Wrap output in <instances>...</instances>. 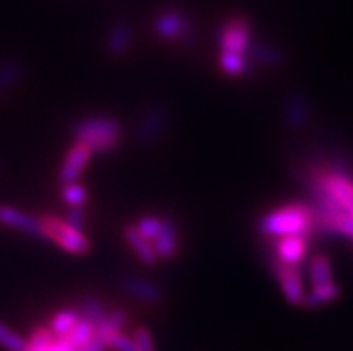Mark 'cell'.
I'll return each instance as SVG.
<instances>
[{
  "instance_id": "cell-18",
  "label": "cell",
  "mask_w": 353,
  "mask_h": 351,
  "mask_svg": "<svg viewBox=\"0 0 353 351\" xmlns=\"http://www.w3.org/2000/svg\"><path fill=\"white\" fill-rule=\"evenodd\" d=\"M219 68L230 77H244L253 72L255 63L248 54L241 52H219Z\"/></svg>"
},
{
  "instance_id": "cell-34",
  "label": "cell",
  "mask_w": 353,
  "mask_h": 351,
  "mask_svg": "<svg viewBox=\"0 0 353 351\" xmlns=\"http://www.w3.org/2000/svg\"><path fill=\"white\" fill-rule=\"evenodd\" d=\"M77 351H110V350H108V348L104 346L103 343H99V341H95V339H94L92 343H88L86 346L79 348Z\"/></svg>"
},
{
  "instance_id": "cell-5",
  "label": "cell",
  "mask_w": 353,
  "mask_h": 351,
  "mask_svg": "<svg viewBox=\"0 0 353 351\" xmlns=\"http://www.w3.org/2000/svg\"><path fill=\"white\" fill-rule=\"evenodd\" d=\"M152 31L163 41H176V43H192L196 38L192 18L183 9L167 8L154 17Z\"/></svg>"
},
{
  "instance_id": "cell-33",
  "label": "cell",
  "mask_w": 353,
  "mask_h": 351,
  "mask_svg": "<svg viewBox=\"0 0 353 351\" xmlns=\"http://www.w3.org/2000/svg\"><path fill=\"white\" fill-rule=\"evenodd\" d=\"M47 351H76V348H72L70 344L65 341V339H54L52 344H50L49 348H47Z\"/></svg>"
},
{
  "instance_id": "cell-20",
  "label": "cell",
  "mask_w": 353,
  "mask_h": 351,
  "mask_svg": "<svg viewBox=\"0 0 353 351\" xmlns=\"http://www.w3.org/2000/svg\"><path fill=\"white\" fill-rule=\"evenodd\" d=\"M130 323V316L124 308H113V310H108L106 317L103 321H99L95 325V341L99 343H106L108 335H112L113 332H121L128 326ZM106 346V344H104Z\"/></svg>"
},
{
  "instance_id": "cell-15",
  "label": "cell",
  "mask_w": 353,
  "mask_h": 351,
  "mask_svg": "<svg viewBox=\"0 0 353 351\" xmlns=\"http://www.w3.org/2000/svg\"><path fill=\"white\" fill-rule=\"evenodd\" d=\"M310 117V104L301 94L287 95L283 103V120L285 126L292 131H300L307 126Z\"/></svg>"
},
{
  "instance_id": "cell-31",
  "label": "cell",
  "mask_w": 353,
  "mask_h": 351,
  "mask_svg": "<svg viewBox=\"0 0 353 351\" xmlns=\"http://www.w3.org/2000/svg\"><path fill=\"white\" fill-rule=\"evenodd\" d=\"M104 344H106V348L110 351H134L133 335H125L124 330L113 332L112 335H108Z\"/></svg>"
},
{
  "instance_id": "cell-13",
  "label": "cell",
  "mask_w": 353,
  "mask_h": 351,
  "mask_svg": "<svg viewBox=\"0 0 353 351\" xmlns=\"http://www.w3.org/2000/svg\"><path fill=\"white\" fill-rule=\"evenodd\" d=\"M133 43V29L130 23L117 22L108 29L104 36V50L110 58H122L131 49Z\"/></svg>"
},
{
  "instance_id": "cell-3",
  "label": "cell",
  "mask_w": 353,
  "mask_h": 351,
  "mask_svg": "<svg viewBox=\"0 0 353 351\" xmlns=\"http://www.w3.org/2000/svg\"><path fill=\"white\" fill-rule=\"evenodd\" d=\"M307 178L316 183L343 214L353 217V174L345 167L332 165L325 169H312Z\"/></svg>"
},
{
  "instance_id": "cell-7",
  "label": "cell",
  "mask_w": 353,
  "mask_h": 351,
  "mask_svg": "<svg viewBox=\"0 0 353 351\" xmlns=\"http://www.w3.org/2000/svg\"><path fill=\"white\" fill-rule=\"evenodd\" d=\"M255 41L253 27L244 17H232L221 23L217 31V45L221 52L248 54Z\"/></svg>"
},
{
  "instance_id": "cell-4",
  "label": "cell",
  "mask_w": 353,
  "mask_h": 351,
  "mask_svg": "<svg viewBox=\"0 0 353 351\" xmlns=\"http://www.w3.org/2000/svg\"><path fill=\"white\" fill-rule=\"evenodd\" d=\"M41 228H43L45 240H50L58 244L63 251L70 254H88L92 251V242L81 230L72 228L67 221H61L54 215H43L41 217Z\"/></svg>"
},
{
  "instance_id": "cell-2",
  "label": "cell",
  "mask_w": 353,
  "mask_h": 351,
  "mask_svg": "<svg viewBox=\"0 0 353 351\" xmlns=\"http://www.w3.org/2000/svg\"><path fill=\"white\" fill-rule=\"evenodd\" d=\"M72 137L92 149L94 154H110L117 151L124 138L122 122L115 117L92 115L76 120L70 128Z\"/></svg>"
},
{
  "instance_id": "cell-23",
  "label": "cell",
  "mask_w": 353,
  "mask_h": 351,
  "mask_svg": "<svg viewBox=\"0 0 353 351\" xmlns=\"http://www.w3.org/2000/svg\"><path fill=\"white\" fill-rule=\"evenodd\" d=\"M77 312H79V316L83 317V319L97 325L99 321H103L104 317H106L108 308L99 296L88 294V296H85V298L81 299L79 305H77Z\"/></svg>"
},
{
  "instance_id": "cell-11",
  "label": "cell",
  "mask_w": 353,
  "mask_h": 351,
  "mask_svg": "<svg viewBox=\"0 0 353 351\" xmlns=\"http://www.w3.org/2000/svg\"><path fill=\"white\" fill-rule=\"evenodd\" d=\"M121 289L124 290L130 298L137 299V301L151 303V305L161 303L163 298H165V292L161 289V285H158L157 281L149 280V278H143V276H124L121 280Z\"/></svg>"
},
{
  "instance_id": "cell-10",
  "label": "cell",
  "mask_w": 353,
  "mask_h": 351,
  "mask_svg": "<svg viewBox=\"0 0 353 351\" xmlns=\"http://www.w3.org/2000/svg\"><path fill=\"white\" fill-rule=\"evenodd\" d=\"M0 224L8 228H13L18 232L26 233L32 239H43V228H41V217H36L32 214H27L23 210L14 208L9 205H0Z\"/></svg>"
},
{
  "instance_id": "cell-16",
  "label": "cell",
  "mask_w": 353,
  "mask_h": 351,
  "mask_svg": "<svg viewBox=\"0 0 353 351\" xmlns=\"http://www.w3.org/2000/svg\"><path fill=\"white\" fill-rule=\"evenodd\" d=\"M124 240H125V244L130 245L131 251L137 254V258H139L143 265L151 267V265H157V263L160 262V258H158L151 240L145 239V237L137 230L134 224H128V226L124 228Z\"/></svg>"
},
{
  "instance_id": "cell-8",
  "label": "cell",
  "mask_w": 353,
  "mask_h": 351,
  "mask_svg": "<svg viewBox=\"0 0 353 351\" xmlns=\"http://www.w3.org/2000/svg\"><path fill=\"white\" fill-rule=\"evenodd\" d=\"M271 271H273L287 303H291L292 307H301L307 290H305L303 278L298 271V265H289V263H283L273 258L271 260Z\"/></svg>"
},
{
  "instance_id": "cell-22",
  "label": "cell",
  "mask_w": 353,
  "mask_h": 351,
  "mask_svg": "<svg viewBox=\"0 0 353 351\" xmlns=\"http://www.w3.org/2000/svg\"><path fill=\"white\" fill-rule=\"evenodd\" d=\"M79 319L81 316L77 308H63V310L54 314L49 323V328L58 339H65L74 330V326L79 323Z\"/></svg>"
},
{
  "instance_id": "cell-25",
  "label": "cell",
  "mask_w": 353,
  "mask_h": 351,
  "mask_svg": "<svg viewBox=\"0 0 353 351\" xmlns=\"http://www.w3.org/2000/svg\"><path fill=\"white\" fill-rule=\"evenodd\" d=\"M94 339H95V325L81 317L79 323H77L70 334L65 337V341H67L72 348H76V351H77L79 348H83V346H86L88 343H92Z\"/></svg>"
},
{
  "instance_id": "cell-12",
  "label": "cell",
  "mask_w": 353,
  "mask_h": 351,
  "mask_svg": "<svg viewBox=\"0 0 353 351\" xmlns=\"http://www.w3.org/2000/svg\"><path fill=\"white\" fill-rule=\"evenodd\" d=\"M274 258L289 265H300L309 254V235H289L274 239Z\"/></svg>"
},
{
  "instance_id": "cell-9",
  "label": "cell",
  "mask_w": 353,
  "mask_h": 351,
  "mask_svg": "<svg viewBox=\"0 0 353 351\" xmlns=\"http://www.w3.org/2000/svg\"><path fill=\"white\" fill-rule=\"evenodd\" d=\"M92 156H94L92 149L86 143L76 140V143L68 149L61 165H59V181H61V185L79 181L85 169L88 167L90 160H92Z\"/></svg>"
},
{
  "instance_id": "cell-19",
  "label": "cell",
  "mask_w": 353,
  "mask_h": 351,
  "mask_svg": "<svg viewBox=\"0 0 353 351\" xmlns=\"http://www.w3.org/2000/svg\"><path fill=\"white\" fill-rule=\"evenodd\" d=\"M248 56L251 58V61L255 63V65H260V67L278 68L283 65L282 50L274 47V45L268 43V41H253Z\"/></svg>"
},
{
  "instance_id": "cell-28",
  "label": "cell",
  "mask_w": 353,
  "mask_h": 351,
  "mask_svg": "<svg viewBox=\"0 0 353 351\" xmlns=\"http://www.w3.org/2000/svg\"><path fill=\"white\" fill-rule=\"evenodd\" d=\"M61 197L68 206H85L88 201V190L83 183H65L61 188Z\"/></svg>"
},
{
  "instance_id": "cell-21",
  "label": "cell",
  "mask_w": 353,
  "mask_h": 351,
  "mask_svg": "<svg viewBox=\"0 0 353 351\" xmlns=\"http://www.w3.org/2000/svg\"><path fill=\"white\" fill-rule=\"evenodd\" d=\"M26 76V65L17 58L0 59V94L18 85Z\"/></svg>"
},
{
  "instance_id": "cell-24",
  "label": "cell",
  "mask_w": 353,
  "mask_h": 351,
  "mask_svg": "<svg viewBox=\"0 0 353 351\" xmlns=\"http://www.w3.org/2000/svg\"><path fill=\"white\" fill-rule=\"evenodd\" d=\"M309 280L312 283V287L328 283V281L334 280V271H332V263L328 260V257H325V254H316V257L310 258Z\"/></svg>"
},
{
  "instance_id": "cell-17",
  "label": "cell",
  "mask_w": 353,
  "mask_h": 351,
  "mask_svg": "<svg viewBox=\"0 0 353 351\" xmlns=\"http://www.w3.org/2000/svg\"><path fill=\"white\" fill-rule=\"evenodd\" d=\"M341 298V289L339 285L336 281L332 280L328 283H323V285H316L312 287L310 292L305 294V299H303V305L301 307L307 308V310H316V308H321L328 303H334Z\"/></svg>"
},
{
  "instance_id": "cell-14",
  "label": "cell",
  "mask_w": 353,
  "mask_h": 351,
  "mask_svg": "<svg viewBox=\"0 0 353 351\" xmlns=\"http://www.w3.org/2000/svg\"><path fill=\"white\" fill-rule=\"evenodd\" d=\"M154 251L160 260H172L179 251V230L178 224L170 217H163V226L158 237L152 240Z\"/></svg>"
},
{
  "instance_id": "cell-1",
  "label": "cell",
  "mask_w": 353,
  "mask_h": 351,
  "mask_svg": "<svg viewBox=\"0 0 353 351\" xmlns=\"http://www.w3.org/2000/svg\"><path fill=\"white\" fill-rule=\"evenodd\" d=\"M260 235L268 239H280L289 235H312L316 230V217L312 206L307 203H289L274 208L259 219Z\"/></svg>"
},
{
  "instance_id": "cell-32",
  "label": "cell",
  "mask_w": 353,
  "mask_h": 351,
  "mask_svg": "<svg viewBox=\"0 0 353 351\" xmlns=\"http://www.w3.org/2000/svg\"><path fill=\"white\" fill-rule=\"evenodd\" d=\"M72 228H76V230H85V224H86V212H85V206H70L68 210L67 219H65Z\"/></svg>"
},
{
  "instance_id": "cell-27",
  "label": "cell",
  "mask_w": 353,
  "mask_h": 351,
  "mask_svg": "<svg viewBox=\"0 0 353 351\" xmlns=\"http://www.w3.org/2000/svg\"><path fill=\"white\" fill-rule=\"evenodd\" d=\"M56 335L52 334V330L47 326H36L31 332L29 339H27L26 351H47V348L52 344Z\"/></svg>"
},
{
  "instance_id": "cell-29",
  "label": "cell",
  "mask_w": 353,
  "mask_h": 351,
  "mask_svg": "<svg viewBox=\"0 0 353 351\" xmlns=\"http://www.w3.org/2000/svg\"><path fill=\"white\" fill-rule=\"evenodd\" d=\"M134 226H137V230H139L145 239H149L152 242V240L158 237V233L161 232L163 219L158 217V215H143V217H140L139 221L134 223Z\"/></svg>"
},
{
  "instance_id": "cell-26",
  "label": "cell",
  "mask_w": 353,
  "mask_h": 351,
  "mask_svg": "<svg viewBox=\"0 0 353 351\" xmlns=\"http://www.w3.org/2000/svg\"><path fill=\"white\" fill-rule=\"evenodd\" d=\"M0 348L6 351H26L27 339L6 325L4 321H0Z\"/></svg>"
},
{
  "instance_id": "cell-30",
  "label": "cell",
  "mask_w": 353,
  "mask_h": 351,
  "mask_svg": "<svg viewBox=\"0 0 353 351\" xmlns=\"http://www.w3.org/2000/svg\"><path fill=\"white\" fill-rule=\"evenodd\" d=\"M134 351H157V341L149 326H139L133 332Z\"/></svg>"
},
{
  "instance_id": "cell-6",
  "label": "cell",
  "mask_w": 353,
  "mask_h": 351,
  "mask_svg": "<svg viewBox=\"0 0 353 351\" xmlns=\"http://www.w3.org/2000/svg\"><path fill=\"white\" fill-rule=\"evenodd\" d=\"M170 124L169 108L163 103L149 104L140 115L139 124L134 128V142L142 147H151L158 143L167 133Z\"/></svg>"
}]
</instances>
